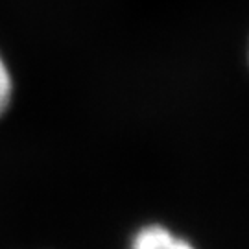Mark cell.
<instances>
[{
  "instance_id": "obj_1",
  "label": "cell",
  "mask_w": 249,
  "mask_h": 249,
  "mask_svg": "<svg viewBox=\"0 0 249 249\" xmlns=\"http://www.w3.org/2000/svg\"><path fill=\"white\" fill-rule=\"evenodd\" d=\"M129 249H196L192 242L170 231L168 227L153 223L144 225L135 232Z\"/></svg>"
},
{
  "instance_id": "obj_2",
  "label": "cell",
  "mask_w": 249,
  "mask_h": 249,
  "mask_svg": "<svg viewBox=\"0 0 249 249\" xmlns=\"http://www.w3.org/2000/svg\"><path fill=\"white\" fill-rule=\"evenodd\" d=\"M13 96V78L8 69V63L0 55V116L8 111Z\"/></svg>"
},
{
  "instance_id": "obj_3",
  "label": "cell",
  "mask_w": 249,
  "mask_h": 249,
  "mask_svg": "<svg viewBox=\"0 0 249 249\" xmlns=\"http://www.w3.org/2000/svg\"><path fill=\"white\" fill-rule=\"evenodd\" d=\"M248 63H249V43H248Z\"/></svg>"
}]
</instances>
